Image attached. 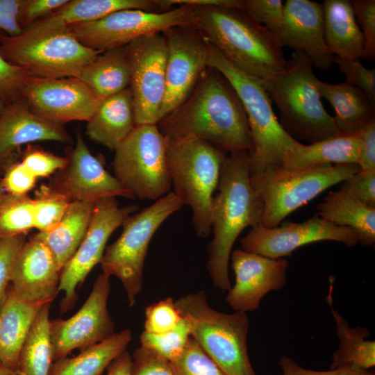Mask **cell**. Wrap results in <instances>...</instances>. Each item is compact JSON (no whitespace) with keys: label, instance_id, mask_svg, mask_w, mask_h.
Wrapping results in <instances>:
<instances>
[{"label":"cell","instance_id":"29","mask_svg":"<svg viewBox=\"0 0 375 375\" xmlns=\"http://www.w3.org/2000/svg\"><path fill=\"white\" fill-rule=\"evenodd\" d=\"M97 201H72L59 223L51 230L33 236L51 252L61 271L83 241L88 229Z\"/></svg>","mask_w":375,"mask_h":375},{"label":"cell","instance_id":"13","mask_svg":"<svg viewBox=\"0 0 375 375\" xmlns=\"http://www.w3.org/2000/svg\"><path fill=\"white\" fill-rule=\"evenodd\" d=\"M138 208L136 205L119 206L116 197L97 201L83 241L60 271L58 292H64L60 303L62 314L74 308L78 299L77 288L93 267L100 263L110 236Z\"/></svg>","mask_w":375,"mask_h":375},{"label":"cell","instance_id":"42","mask_svg":"<svg viewBox=\"0 0 375 375\" xmlns=\"http://www.w3.org/2000/svg\"><path fill=\"white\" fill-rule=\"evenodd\" d=\"M334 64L346 76L347 83L360 89L375 104V69L366 68L359 59H343L334 56Z\"/></svg>","mask_w":375,"mask_h":375},{"label":"cell","instance_id":"38","mask_svg":"<svg viewBox=\"0 0 375 375\" xmlns=\"http://www.w3.org/2000/svg\"><path fill=\"white\" fill-rule=\"evenodd\" d=\"M190 338V326L182 317L174 328L167 332L149 333L143 331L140 341L141 347L156 352L171 362L181 355Z\"/></svg>","mask_w":375,"mask_h":375},{"label":"cell","instance_id":"7","mask_svg":"<svg viewBox=\"0 0 375 375\" xmlns=\"http://www.w3.org/2000/svg\"><path fill=\"white\" fill-rule=\"evenodd\" d=\"M226 155L195 138L167 139V161L173 192L183 206L191 208L192 223L199 238H207L211 233L213 194Z\"/></svg>","mask_w":375,"mask_h":375},{"label":"cell","instance_id":"56","mask_svg":"<svg viewBox=\"0 0 375 375\" xmlns=\"http://www.w3.org/2000/svg\"><path fill=\"white\" fill-rule=\"evenodd\" d=\"M0 375H19L16 371L10 369L0 362Z\"/></svg>","mask_w":375,"mask_h":375},{"label":"cell","instance_id":"49","mask_svg":"<svg viewBox=\"0 0 375 375\" xmlns=\"http://www.w3.org/2000/svg\"><path fill=\"white\" fill-rule=\"evenodd\" d=\"M37 178L21 162L16 161L5 172L1 178L7 193L25 195L35 186Z\"/></svg>","mask_w":375,"mask_h":375},{"label":"cell","instance_id":"58","mask_svg":"<svg viewBox=\"0 0 375 375\" xmlns=\"http://www.w3.org/2000/svg\"><path fill=\"white\" fill-rule=\"evenodd\" d=\"M6 106V104L5 103V102L1 99H0V113L3 110Z\"/></svg>","mask_w":375,"mask_h":375},{"label":"cell","instance_id":"22","mask_svg":"<svg viewBox=\"0 0 375 375\" xmlns=\"http://www.w3.org/2000/svg\"><path fill=\"white\" fill-rule=\"evenodd\" d=\"M279 44L306 53L314 67L328 70L334 65V55L324 38L322 3L309 0H287Z\"/></svg>","mask_w":375,"mask_h":375},{"label":"cell","instance_id":"25","mask_svg":"<svg viewBox=\"0 0 375 375\" xmlns=\"http://www.w3.org/2000/svg\"><path fill=\"white\" fill-rule=\"evenodd\" d=\"M136 126L128 87L102 100L88 121L86 133L91 140L115 151Z\"/></svg>","mask_w":375,"mask_h":375},{"label":"cell","instance_id":"2","mask_svg":"<svg viewBox=\"0 0 375 375\" xmlns=\"http://www.w3.org/2000/svg\"><path fill=\"white\" fill-rule=\"evenodd\" d=\"M217 188L206 269L215 288L226 292L231 287L228 263L235 240L244 228L260 224L263 214V203L251 184L247 150L226 156Z\"/></svg>","mask_w":375,"mask_h":375},{"label":"cell","instance_id":"48","mask_svg":"<svg viewBox=\"0 0 375 375\" xmlns=\"http://www.w3.org/2000/svg\"><path fill=\"white\" fill-rule=\"evenodd\" d=\"M131 358V375H174L168 360L143 347L137 348Z\"/></svg>","mask_w":375,"mask_h":375},{"label":"cell","instance_id":"1","mask_svg":"<svg viewBox=\"0 0 375 375\" xmlns=\"http://www.w3.org/2000/svg\"><path fill=\"white\" fill-rule=\"evenodd\" d=\"M208 68L185 102L158 123L160 131L168 140L195 138L226 153L250 151L249 122L237 92L218 70Z\"/></svg>","mask_w":375,"mask_h":375},{"label":"cell","instance_id":"18","mask_svg":"<svg viewBox=\"0 0 375 375\" xmlns=\"http://www.w3.org/2000/svg\"><path fill=\"white\" fill-rule=\"evenodd\" d=\"M22 98L35 114L60 124L71 121L88 122L103 100L75 77L30 76Z\"/></svg>","mask_w":375,"mask_h":375},{"label":"cell","instance_id":"12","mask_svg":"<svg viewBox=\"0 0 375 375\" xmlns=\"http://www.w3.org/2000/svg\"><path fill=\"white\" fill-rule=\"evenodd\" d=\"M173 27H194L192 6L180 5L162 12L124 9L67 28L83 45L103 52L127 45L139 37L162 33Z\"/></svg>","mask_w":375,"mask_h":375},{"label":"cell","instance_id":"31","mask_svg":"<svg viewBox=\"0 0 375 375\" xmlns=\"http://www.w3.org/2000/svg\"><path fill=\"white\" fill-rule=\"evenodd\" d=\"M317 215L340 226L353 229L358 243L370 247L375 243V208L369 207L339 190L328 193L316 206Z\"/></svg>","mask_w":375,"mask_h":375},{"label":"cell","instance_id":"45","mask_svg":"<svg viewBox=\"0 0 375 375\" xmlns=\"http://www.w3.org/2000/svg\"><path fill=\"white\" fill-rule=\"evenodd\" d=\"M21 162L36 178L44 177L62 169L67 163V158L28 146L23 154Z\"/></svg>","mask_w":375,"mask_h":375},{"label":"cell","instance_id":"33","mask_svg":"<svg viewBox=\"0 0 375 375\" xmlns=\"http://www.w3.org/2000/svg\"><path fill=\"white\" fill-rule=\"evenodd\" d=\"M132 340L133 333L129 328L114 333L74 357L53 362L49 375H102L109 364L126 351Z\"/></svg>","mask_w":375,"mask_h":375},{"label":"cell","instance_id":"19","mask_svg":"<svg viewBox=\"0 0 375 375\" xmlns=\"http://www.w3.org/2000/svg\"><path fill=\"white\" fill-rule=\"evenodd\" d=\"M66 158V165L55 173L49 185L70 202L117 197L134 199L91 153L80 132Z\"/></svg>","mask_w":375,"mask_h":375},{"label":"cell","instance_id":"28","mask_svg":"<svg viewBox=\"0 0 375 375\" xmlns=\"http://www.w3.org/2000/svg\"><path fill=\"white\" fill-rule=\"evenodd\" d=\"M44 303L22 299L9 285L6 299L0 310V362L8 368L17 372L23 342Z\"/></svg>","mask_w":375,"mask_h":375},{"label":"cell","instance_id":"32","mask_svg":"<svg viewBox=\"0 0 375 375\" xmlns=\"http://www.w3.org/2000/svg\"><path fill=\"white\" fill-rule=\"evenodd\" d=\"M76 78L102 99L128 88L131 69L127 45L99 53L82 68Z\"/></svg>","mask_w":375,"mask_h":375},{"label":"cell","instance_id":"14","mask_svg":"<svg viewBox=\"0 0 375 375\" xmlns=\"http://www.w3.org/2000/svg\"><path fill=\"white\" fill-rule=\"evenodd\" d=\"M136 125L158 124L166 90L167 45L162 33L147 34L127 44Z\"/></svg>","mask_w":375,"mask_h":375},{"label":"cell","instance_id":"5","mask_svg":"<svg viewBox=\"0 0 375 375\" xmlns=\"http://www.w3.org/2000/svg\"><path fill=\"white\" fill-rule=\"evenodd\" d=\"M208 67L218 70L228 81L245 110L253 142L248 151L250 175L281 167L285 154L300 142L281 125L261 81L235 67L210 42Z\"/></svg>","mask_w":375,"mask_h":375},{"label":"cell","instance_id":"26","mask_svg":"<svg viewBox=\"0 0 375 375\" xmlns=\"http://www.w3.org/2000/svg\"><path fill=\"white\" fill-rule=\"evenodd\" d=\"M360 147V131L340 132L329 138L303 144L299 143L283 158L281 168L301 169L322 165L357 163Z\"/></svg>","mask_w":375,"mask_h":375},{"label":"cell","instance_id":"16","mask_svg":"<svg viewBox=\"0 0 375 375\" xmlns=\"http://www.w3.org/2000/svg\"><path fill=\"white\" fill-rule=\"evenodd\" d=\"M110 292V276L102 273L74 315L66 319L50 320L53 362L67 357L75 349L82 351L115 333L107 305Z\"/></svg>","mask_w":375,"mask_h":375},{"label":"cell","instance_id":"10","mask_svg":"<svg viewBox=\"0 0 375 375\" xmlns=\"http://www.w3.org/2000/svg\"><path fill=\"white\" fill-rule=\"evenodd\" d=\"M102 52L83 45L68 28L15 37L2 35L0 54L10 63L40 78H76Z\"/></svg>","mask_w":375,"mask_h":375},{"label":"cell","instance_id":"39","mask_svg":"<svg viewBox=\"0 0 375 375\" xmlns=\"http://www.w3.org/2000/svg\"><path fill=\"white\" fill-rule=\"evenodd\" d=\"M170 364L174 375H225L192 337Z\"/></svg>","mask_w":375,"mask_h":375},{"label":"cell","instance_id":"40","mask_svg":"<svg viewBox=\"0 0 375 375\" xmlns=\"http://www.w3.org/2000/svg\"><path fill=\"white\" fill-rule=\"evenodd\" d=\"M242 10L256 22L266 27L278 41L283 26V1L243 0Z\"/></svg>","mask_w":375,"mask_h":375},{"label":"cell","instance_id":"21","mask_svg":"<svg viewBox=\"0 0 375 375\" xmlns=\"http://www.w3.org/2000/svg\"><path fill=\"white\" fill-rule=\"evenodd\" d=\"M44 140L73 144L63 124L35 114L22 97L6 105L0 113V176L17 161L22 145Z\"/></svg>","mask_w":375,"mask_h":375},{"label":"cell","instance_id":"24","mask_svg":"<svg viewBox=\"0 0 375 375\" xmlns=\"http://www.w3.org/2000/svg\"><path fill=\"white\" fill-rule=\"evenodd\" d=\"M124 9L162 12L172 8L166 7L161 0H72L52 15L32 23L23 32L37 34L62 29L73 24L92 22Z\"/></svg>","mask_w":375,"mask_h":375},{"label":"cell","instance_id":"57","mask_svg":"<svg viewBox=\"0 0 375 375\" xmlns=\"http://www.w3.org/2000/svg\"><path fill=\"white\" fill-rule=\"evenodd\" d=\"M4 194H5V190L3 187L2 181L0 177V203Z\"/></svg>","mask_w":375,"mask_h":375},{"label":"cell","instance_id":"11","mask_svg":"<svg viewBox=\"0 0 375 375\" xmlns=\"http://www.w3.org/2000/svg\"><path fill=\"white\" fill-rule=\"evenodd\" d=\"M167 146L157 124H141L115 150L114 176L134 199L156 201L169 192Z\"/></svg>","mask_w":375,"mask_h":375},{"label":"cell","instance_id":"30","mask_svg":"<svg viewBox=\"0 0 375 375\" xmlns=\"http://www.w3.org/2000/svg\"><path fill=\"white\" fill-rule=\"evenodd\" d=\"M321 98L335 110V123L340 132L356 133L375 117V104L358 88L347 82L331 84L318 79Z\"/></svg>","mask_w":375,"mask_h":375},{"label":"cell","instance_id":"59","mask_svg":"<svg viewBox=\"0 0 375 375\" xmlns=\"http://www.w3.org/2000/svg\"><path fill=\"white\" fill-rule=\"evenodd\" d=\"M1 37H2V35H0V42H1Z\"/></svg>","mask_w":375,"mask_h":375},{"label":"cell","instance_id":"41","mask_svg":"<svg viewBox=\"0 0 375 375\" xmlns=\"http://www.w3.org/2000/svg\"><path fill=\"white\" fill-rule=\"evenodd\" d=\"M144 314V331L149 333L170 331L182 319L175 301L170 297L147 306Z\"/></svg>","mask_w":375,"mask_h":375},{"label":"cell","instance_id":"53","mask_svg":"<svg viewBox=\"0 0 375 375\" xmlns=\"http://www.w3.org/2000/svg\"><path fill=\"white\" fill-rule=\"evenodd\" d=\"M358 165L360 169H375V117L360 130Z\"/></svg>","mask_w":375,"mask_h":375},{"label":"cell","instance_id":"54","mask_svg":"<svg viewBox=\"0 0 375 375\" xmlns=\"http://www.w3.org/2000/svg\"><path fill=\"white\" fill-rule=\"evenodd\" d=\"M169 8L174 6L187 4L192 6H221L242 10L243 0H162Z\"/></svg>","mask_w":375,"mask_h":375},{"label":"cell","instance_id":"34","mask_svg":"<svg viewBox=\"0 0 375 375\" xmlns=\"http://www.w3.org/2000/svg\"><path fill=\"white\" fill-rule=\"evenodd\" d=\"M339 340L330 368L369 371L375 365V342L367 338L369 331L363 326L351 327L344 317L331 306Z\"/></svg>","mask_w":375,"mask_h":375},{"label":"cell","instance_id":"15","mask_svg":"<svg viewBox=\"0 0 375 375\" xmlns=\"http://www.w3.org/2000/svg\"><path fill=\"white\" fill-rule=\"evenodd\" d=\"M162 33L167 58L166 90L159 122L185 102L208 67V42L196 28L173 27Z\"/></svg>","mask_w":375,"mask_h":375},{"label":"cell","instance_id":"9","mask_svg":"<svg viewBox=\"0 0 375 375\" xmlns=\"http://www.w3.org/2000/svg\"><path fill=\"white\" fill-rule=\"evenodd\" d=\"M360 169L357 163L322 165L301 169L281 167L250 175L264 208L260 224L276 227L290 214Z\"/></svg>","mask_w":375,"mask_h":375},{"label":"cell","instance_id":"17","mask_svg":"<svg viewBox=\"0 0 375 375\" xmlns=\"http://www.w3.org/2000/svg\"><path fill=\"white\" fill-rule=\"evenodd\" d=\"M331 240L347 247L358 243L356 232L345 226L331 223L318 215L303 222H282L270 228L260 224L251 227L240 239L242 249L271 258L291 256L297 249L319 241Z\"/></svg>","mask_w":375,"mask_h":375},{"label":"cell","instance_id":"8","mask_svg":"<svg viewBox=\"0 0 375 375\" xmlns=\"http://www.w3.org/2000/svg\"><path fill=\"white\" fill-rule=\"evenodd\" d=\"M183 206L173 192L156 200L124 222L123 230L113 243L106 247L100 262L103 274L118 278L133 306L142 290L144 260L151 240L161 224Z\"/></svg>","mask_w":375,"mask_h":375},{"label":"cell","instance_id":"46","mask_svg":"<svg viewBox=\"0 0 375 375\" xmlns=\"http://www.w3.org/2000/svg\"><path fill=\"white\" fill-rule=\"evenodd\" d=\"M340 190L364 204L375 208V169H360L344 180Z\"/></svg>","mask_w":375,"mask_h":375},{"label":"cell","instance_id":"52","mask_svg":"<svg viewBox=\"0 0 375 375\" xmlns=\"http://www.w3.org/2000/svg\"><path fill=\"white\" fill-rule=\"evenodd\" d=\"M22 0H0V29L9 37L21 35L24 30L19 22Z\"/></svg>","mask_w":375,"mask_h":375},{"label":"cell","instance_id":"35","mask_svg":"<svg viewBox=\"0 0 375 375\" xmlns=\"http://www.w3.org/2000/svg\"><path fill=\"white\" fill-rule=\"evenodd\" d=\"M45 303L35 315L22 346L17 372L19 375H49L53 363L49 309Z\"/></svg>","mask_w":375,"mask_h":375},{"label":"cell","instance_id":"4","mask_svg":"<svg viewBox=\"0 0 375 375\" xmlns=\"http://www.w3.org/2000/svg\"><path fill=\"white\" fill-rule=\"evenodd\" d=\"M312 67L306 53L294 51L281 72L260 81L279 110L284 130L310 144L340 133L322 104Z\"/></svg>","mask_w":375,"mask_h":375},{"label":"cell","instance_id":"27","mask_svg":"<svg viewBox=\"0 0 375 375\" xmlns=\"http://www.w3.org/2000/svg\"><path fill=\"white\" fill-rule=\"evenodd\" d=\"M322 6L324 38L330 52L343 59H363L365 39L351 1L325 0Z\"/></svg>","mask_w":375,"mask_h":375},{"label":"cell","instance_id":"47","mask_svg":"<svg viewBox=\"0 0 375 375\" xmlns=\"http://www.w3.org/2000/svg\"><path fill=\"white\" fill-rule=\"evenodd\" d=\"M351 2L365 39L363 59L372 60L375 56V1L352 0Z\"/></svg>","mask_w":375,"mask_h":375},{"label":"cell","instance_id":"23","mask_svg":"<svg viewBox=\"0 0 375 375\" xmlns=\"http://www.w3.org/2000/svg\"><path fill=\"white\" fill-rule=\"evenodd\" d=\"M60 270L49 248L32 236L17 253L10 273V286L22 299L52 302L58 293Z\"/></svg>","mask_w":375,"mask_h":375},{"label":"cell","instance_id":"3","mask_svg":"<svg viewBox=\"0 0 375 375\" xmlns=\"http://www.w3.org/2000/svg\"><path fill=\"white\" fill-rule=\"evenodd\" d=\"M194 27L235 67L260 81L285 67L282 47L264 26L244 10L193 6Z\"/></svg>","mask_w":375,"mask_h":375},{"label":"cell","instance_id":"44","mask_svg":"<svg viewBox=\"0 0 375 375\" xmlns=\"http://www.w3.org/2000/svg\"><path fill=\"white\" fill-rule=\"evenodd\" d=\"M26 241L25 234L0 237V310L7 297L14 260Z\"/></svg>","mask_w":375,"mask_h":375},{"label":"cell","instance_id":"43","mask_svg":"<svg viewBox=\"0 0 375 375\" xmlns=\"http://www.w3.org/2000/svg\"><path fill=\"white\" fill-rule=\"evenodd\" d=\"M30 76L24 69L10 63L0 54V99L6 105L22 97Z\"/></svg>","mask_w":375,"mask_h":375},{"label":"cell","instance_id":"50","mask_svg":"<svg viewBox=\"0 0 375 375\" xmlns=\"http://www.w3.org/2000/svg\"><path fill=\"white\" fill-rule=\"evenodd\" d=\"M69 0H22L19 22L23 30L37 19L65 6Z\"/></svg>","mask_w":375,"mask_h":375},{"label":"cell","instance_id":"6","mask_svg":"<svg viewBox=\"0 0 375 375\" xmlns=\"http://www.w3.org/2000/svg\"><path fill=\"white\" fill-rule=\"evenodd\" d=\"M175 305L191 337L225 375H256L247 347V313H224L209 306L205 290L181 295Z\"/></svg>","mask_w":375,"mask_h":375},{"label":"cell","instance_id":"20","mask_svg":"<svg viewBox=\"0 0 375 375\" xmlns=\"http://www.w3.org/2000/svg\"><path fill=\"white\" fill-rule=\"evenodd\" d=\"M230 260L235 282L225 301L235 312L257 310L267 294L286 283L289 262L285 258H271L238 249L232 251Z\"/></svg>","mask_w":375,"mask_h":375},{"label":"cell","instance_id":"55","mask_svg":"<svg viewBox=\"0 0 375 375\" xmlns=\"http://www.w3.org/2000/svg\"><path fill=\"white\" fill-rule=\"evenodd\" d=\"M131 356L125 351L109 364L102 375H131Z\"/></svg>","mask_w":375,"mask_h":375},{"label":"cell","instance_id":"37","mask_svg":"<svg viewBox=\"0 0 375 375\" xmlns=\"http://www.w3.org/2000/svg\"><path fill=\"white\" fill-rule=\"evenodd\" d=\"M33 202L34 227L39 232L53 228L61 220L70 201L49 185H42Z\"/></svg>","mask_w":375,"mask_h":375},{"label":"cell","instance_id":"51","mask_svg":"<svg viewBox=\"0 0 375 375\" xmlns=\"http://www.w3.org/2000/svg\"><path fill=\"white\" fill-rule=\"evenodd\" d=\"M278 364L282 375H375L369 371H358L349 368L331 369L328 371H317L306 369L300 366L294 360L286 356H281Z\"/></svg>","mask_w":375,"mask_h":375},{"label":"cell","instance_id":"36","mask_svg":"<svg viewBox=\"0 0 375 375\" xmlns=\"http://www.w3.org/2000/svg\"><path fill=\"white\" fill-rule=\"evenodd\" d=\"M33 227V199L5 192L0 203V237L26 235Z\"/></svg>","mask_w":375,"mask_h":375}]
</instances>
